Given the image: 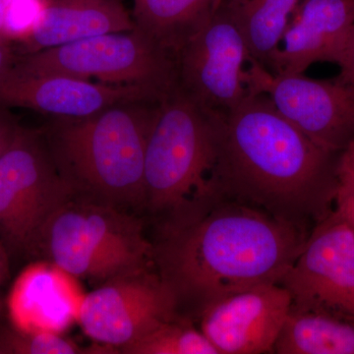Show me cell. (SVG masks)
I'll list each match as a JSON object with an SVG mask.
<instances>
[{
	"label": "cell",
	"instance_id": "1",
	"mask_svg": "<svg viewBox=\"0 0 354 354\" xmlns=\"http://www.w3.org/2000/svg\"><path fill=\"white\" fill-rule=\"evenodd\" d=\"M309 232L242 203L223 199L195 218L160 228L153 267L177 315L195 323L215 300L279 283Z\"/></svg>",
	"mask_w": 354,
	"mask_h": 354
},
{
	"label": "cell",
	"instance_id": "2",
	"mask_svg": "<svg viewBox=\"0 0 354 354\" xmlns=\"http://www.w3.org/2000/svg\"><path fill=\"white\" fill-rule=\"evenodd\" d=\"M339 158L286 120L267 95L248 93L218 120L213 180L223 199L309 232L334 209Z\"/></svg>",
	"mask_w": 354,
	"mask_h": 354
},
{
	"label": "cell",
	"instance_id": "3",
	"mask_svg": "<svg viewBox=\"0 0 354 354\" xmlns=\"http://www.w3.org/2000/svg\"><path fill=\"white\" fill-rule=\"evenodd\" d=\"M160 102H122L88 118H51L41 130L74 196L144 211L147 141Z\"/></svg>",
	"mask_w": 354,
	"mask_h": 354
},
{
	"label": "cell",
	"instance_id": "4",
	"mask_svg": "<svg viewBox=\"0 0 354 354\" xmlns=\"http://www.w3.org/2000/svg\"><path fill=\"white\" fill-rule=\"evenodd\" d=\"M218 120L174 87L147 141L145 206L156 230L179 225L221 199L213 180Z\"/></svg>",
	"mask_w": 354,
	"mask_h": 354
},
{
	"label": "cell",
	"instance_id": "5",
	"mask_svg": "<svg viewBox=\"0 0 354 354\" xmlns=\"http://www.w3.org/2000/svg\"><path fill=\"white\" fill-rule=\"evenodd\" d=\"M36 257L78 279L104 281L153 267V243L137 214L73 196L50 216Z\"/></svg>",
	"mask_w": 354,
	"mask_h": 354
},
{
	"label": "cell",
	"instance_id": "6",
	"mask_svg": "<svg viewBox=\"0 0 354 354\" xmlns=\"http://www.w3.org/2000/svg\"><path fill=\"white\" fill-rule=\"evenodd\" d=\"M13 69L113 85H137L167 95L176 87V57L143 32H109L16 57Z\"/></svg>",
	"mask_w": 354,
	"mask_h": 354
},
{
	"label": "cell",
	"instance_id": "7",
	"mask_svg": "<svg viewBox=\"0 0 354 354\" xmlns=\"http://www.w3.org/2000/svg\"><path fill=\"white\" fill-rule=\"evenodd\" d=\"M74 195L43 130L20 127L0 158V241L8 253L36 257L44 225Z\"/></svg>",
	"mask_w": 354,
	"mask_h": 354
},
{
	"label": "cell",
	"instance_id": "8",
	"mask_svg": "<svg viewBox=\"0 0 354 354\" xmlns=\"http://www.w3.org/2000/svg\"><path fill=\"white\" fill-rule=\"evenodd\" d=\"M250 53L227 0L176 55V86L205 111L223 118L241 106L248 91L244 64Z\"/></svg>",
	"mask_w": 354,
	"mask_h": 354
},
{
	"label": "cell",
	"instance_id": "9",
	"mask_svg": "<svg viewBox=\"0 0 354 354\" xmlns=\"http://www.w3.org/2000/svg\"><path fill=\"white\" fill-rule=\"evenodd\" d=\"M244 71L250 94H265L279 113L317 145L342 153L354 140V85L300 74H272L255 60Z\"/></svg>",
	"mask_w": 354,
	"mask_h": 354
},
{
	"label": "cell",
	"instance_id": "10",
	"mask_svg": "<svg viewBox=\"0 0 354 354\" xmlns=\"http://www.w3.org/2000/svg\"><path fill=\"white\" fill-rule=\"evenodd\" d=\"M177 317L171 291L155 268H147L109 279L87 293L78 324L97 346L120 351Z\"/></svg>",
	"mask_w": 354,
	"mask_h": 354
},
{
	"label": "cell",
	"instance_id": "11",
	"mask_svg": "<svg viewBox=\"0 0 354 354\" xmlns=\"http://www.w3.org/2000/svg\"><path fill=\"white\" fill-rule=\"evenodd\" d=\"M279 285L292 308L354 317V230L335 209L311 228Z\"/></svg>",
	"mask_w": 354,
	"mask_h": 354
},
{
	"label": "cell",
	"instance_id": "12",
	"mask_svg": "<svg viewBox=\"0 0 354 354\" xmlns=\"http://www.w3.org/2000/svg\"><path fill=\"white\" fill-rule=\"evenodd\" d=\"M290 308L288 291L267 283L218 298L195 324L218 354L274 353Z\"/></svg>",
	"mask_w": 354,
	"mask_h": 354
},
{
	"label": "cell",
	"instance_id": "13",
	"mask_svg": "<svg viewBox=\"0 0 354 354\" xmlns=\"http://www.w3.org/2000/svg\"><path fill=\"white\" fill-rule=\"evenodd\" d=\"M165 97L143 86L113 85L64 75H32L12 67L0 76V106L32 109L62 120L88 118L122 102H160Z\"/></svg>",
	"mask_w": 354,
	"mask_h": 354
},
{
	"label": "cell",
	"instance_id": "14",
	"mask_svg": "<svg viewBox=\"0 0 354 354\" xmlns=\"http://www.w3.org/2000/svg\"><path fill=\"white\" fill-rule=\"evenodd\" d=\"M86 293L79 279L48 260L28 265L14 281L7 309L14 329L64 335L78 324Z\"/></svg>",
	"mask_w": 354,
	"mask_h": 354
},
{
	"label": "cell",
	"instance_id": "15",
	"mask_svg": "<svg viewBox=\"0 0 354 354\" xmlns=\"http://www.w3.org/2000/svg\"><path fill=\"white\" fill-rule=\"evenodd\" d=\"M268 66L300 74L316 62L337 64L354 26V0H301Z\"/></svg>",
	"mask_w": 354,
	"mask_h": 354
},
{
	"label": "cell",
	"instance_id": "16",
	"mask_svg": "<svg viewBox=\"0 0 354 354\" xmlns=\"http://www.w3.org/2000/svg\"><path fill=\"white\" fill-rule=\"evenodd\" d=\"M134 28L120 0H50L31 34L19 44V51L21 55H31Z\"/></svg>",
	"mask_w": 354,
	"mask_h": 354
},
{
	"label": "cell",
	"instance_id": "17",
	"mask_svg": "<svg viewBox=\"0 0 354 354\" xmlns=\"http://www.w3.org/2000/svg\"><path fill=\"white\" fill-rule=\"evenodd\" d=\"M277 354H354V317L291 307Z\"/></svg>",
	"mask_w": 354,
	"mask_h": 354
},
{
	"label": "cell",
	"instance_id": "18",
	"mask_svg": "<svg viewBox=\"0 0 354 354\" xmlns=\"http://www.w3.org/2000/svg\"><path fill=\"white\" fill-rule=\"evenodd\" d=\"M223 0H133L135 29L177 51L215 12Z\"/></svg>",
	"mask_w": 354,
	"mask_h": 354
},
{
	"label": "cell",
	"instance_id": "19",
	"mask_svg": "<svg viewBox=\"0 0 354 354\" xmlns=\"http://www.w3.org/2000/svg\"><path fill=\"white\" fill-rule=\"evenodd\" d=\"M250 59L268 69L299 0H227Z\"/></svg>",
	"mask_w": 354,
	"mask_h": 354
},
{
	"label": "cell",
	"instance_id": "20",
	"mask_svg": "<svg viewBox=\"0 0 354 354\" xmlns=\"http://www.w3.org/2000/svg\"><path fill=\"white\" fill-rule=\"evenodd\" d=\"M125 354H218L192 321L177 317L118 351Z\"/></svg>",
	"mask_w": 354,
	"mask_h": 354
},
{
	"label": "cell",
	"instance_id": "21",
	"mask_svg": "<svg viewBox=\"0 0 354 354\" xmlns=\"http://www.w3.org/2000/svg\"><path fill=\"white\" fill-rule=\"evenodd\" d=\"M102 348H84L64 335L51 333H25L11 328L0 330V353L14 354H76L101 353Z\"/></svg>",
	"mask_w": 354,
	"mask_h": 354
},
{
	"label": "cell",
	"instance_id": "22",
	"mask_svg": "<svg viewBox=\"0 0 354 354\" xmlns=\"http://www.w3.org/2000/svg\"><path fill=\"white\" fill-rule=\"evenodd\" d=\"M50 0H11L4 25L7 44H20L36 26Z\"/></svg>",
	"mask_w": 354,
	"mask_h": 354
},
{
	"label": "cell",
	"instance_id": "23",
	"mask_svg": "<svg viewBox=\"0 0 354 354\" xmlns=\"http://www.w3.org/2000/svg\"><path fill=\"white\" fill-rule=\"evenodd\" d=\"M334 209L354 230V183H339Z\"/></svg>",
	"mask_w": 354,
	"mask_h": 354
},
{
	"label": "cell",
	"instance_id": "24",
	"mask_svg": "<svg viewBox=\"0 0 354 354\" xmlns=\"http://www.w3.org/2000/svg\"><path fill=\"white\" fill-rule=\"evenodd\" d=\"M20 125L10 109L0 106V158L12 143Z\"/></svg>",
	"mask_w": 354,
	"mask_h": 354
},
{
	"label": "cell",
	"instance_id": "25",
	"mask_svg": "<svg viewBox=\"0 0 354 354\" xmlns=\"http://www.w3.org/2000/svg\"><path fill=\"white\" fill-rule=\"evenodd\" d=\"M354 183V140L341 153L339 165V183Z\"/></svg>",
	"mask_w": 354,
	"mask_h": 354
},
{
	"label": "cell",
	"instance_id": "26",
	"mask_svg": "<svg viewBox=\"0 0 354 354\" xmlns=\"http://www.w3.org/2000/svg\"><path fill=\"white\" fill-rule=\"evenodd\" d=\"M16 55L11 50L10 44L0 41V76L8 71L13 66Z\"/></svg>",
	"mask_w": 354,
	"mask_h": 354
},
{
	"label": "cell",
	"instance_id": "27",
	"mask_svg": "<svg viewBox=\"0 0 354 354\" xmlns=\"http://www.w3.org/2000/svg\"><path fill=\"white\" fill-rule=\"evenodd\" d=\"M9 278L8 251L0 241V286Z\"/></svg>",
	"mask_w": 354,
	"mask_h": 354
},
{
	"label": "cell",
	"instance_id": "28",
	"mask_svg": "<svg viewBox=\"0 0 354 354\" xmlns=\"http://www.w3.org/2000/svg\"><path fill=\"white\" fill-rule=\"evenodd\" d=\"M11 0H0V41L6 44L7 43L4 39V25H6V15Z\"/></svg>",
	"mask_w": 354,
	"mask_h": 354
},
{
	"label": "cell",
	"instance_id": "29",
	"mask_svg": "<svg viewBox=\"0 0 354 354\" xmlns=\"http://www.w3.org/2000/svg\"><path fill=\"white\" fill-rule=\"evenodd\" d=\"M0 310H1V304H0Z\"/></svg>",
	"mask_w": 354,
	"mask_h": 354
}]
</instances>
